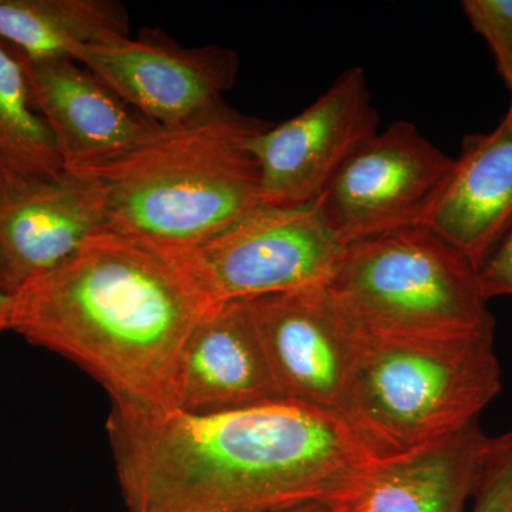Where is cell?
Instances as JSON below:
<instances>
[{
	"label": "cell",
	"mask_w": 512,
	"mask_h": 512,
	"mask_svg": "<svg viewBox=\"0 0 512 512\" xmlns=\"http://www.w3.org/2000/svg\"><path fill=\"white\" fill-rule=\"evenodd\" d=\"M13 295L0 288V333L10 330L12 318Z\"/></svg>",
	"instance_id": "7402d4cb"
},
{
	"label": "cell",
	"mask_w": 512,
	"mask_h": 512,
	"mask_svg": "<svg viewBox=\"0 0 512 512\" xmlns=\"http://www.w3.org/2000/svg\"><path fill=\"white\" fill-rule=\"evenodd\" d=\"M261 120L229 109L150 140L109 165L77 174L99 185L107 229L173 251H194L262 202L249 140Z\"/></svg>",
	"instance_id": "3957f363"
},
{
	"label": "cell",
	"mask_w": 512,
	"mask_h": 512,
	"mask_svg": "<svg viewBox=\"0 0 512 512\" xmlns=\"http://www.w3.org/2000/svg\"><path fill=\"white\" fill-rule=\"evenodd\" d=\"M128 29L116 0H0V40L26 59L74 60L82 47L123 39Z\"/></svg>",
	"instance_id": "2e32d148"
},
{
	"label": "cell",
	"mask_w": 512,
	"mask_h": 512,
	"mask_svg": "<svg viewBox=\"0 0 512 512\" xmlns=\"http://www.w3.org/2000/svg\"><path fill=\"white\" fill-rule=\"evenodd\" d=\"M106 227L103 194L83 175L9 195L0 202V288L15 295Z\"/></svg>",
	"instance_id": "4fadbf2b"
},
{
	"label": "cell",
	"mask_w": 512,
	"mask_h": 512,
	"mask_svg": "<svg viewBox=\"0 0 512 512\" xmlns=\"http://www.w3.org/2000/svg\"><path fill=\"white\" fill-rule=\"evenodd\" d=\"M66 174L55 137L33 103L25 69L0 40V188L9 197Z\"/></svg>",
	"instance_id": "e0dca14e"
},
{
	"label": "cell",
	"mask_w": 512,
	"mask_h": 512,
	"mask_svg": "<svg viewBox=\"0 0 512 512\" xmlns=\"http://www.w3.org/2000/svg\"><path fill=\"white\" fill-rule=\"evenodd\" d=\"M505 123H507V121H505ZM507 124H510V123H507ZM510 126H512V124H510Z\"/></svg>",
	"instance_id": "d4e9b609"
},
{
	"label": "cell",
	"mask_w": 512,
	"mask_h": 512,
	"mask_svg": "<svg viewBox=\"0 0 512 512\" xmlns=\"http://www.w3.org/2000/svg\"><path fill=\"white\" fill-rule=\"evenodd\" d=\"M356 501L352 503H336V501H306V503L284 505L255 512H350Z\"/></svg>",
	"instance_id": "44dd1931"
},
{
	"label": "cell",
	"mask_w": 512,
	"mask_h": 512,
	"mask_svg": "<svg viewBox=\"0 0 512 512\" xmlns=\"http://www.w3.org/2000/svg\"><path fill=\"white\" fill-rule=\"evenodd\" d=\"M107 430L130 512L352 503L387 463L342 417L289 400L210 414L113 406Z\"/></svg>",
	"instance_id": "6da1fadb"
},
{
	"label": "cell",
	"mask_w": 512,
	"mask_h": 512,
	"mask_svg": "<svg viewBox=\"0 0 512 512\" xmlns=\"http://www.w3.org/2000/svg\"><path fill=\"white\" fill-rule=\"evenodd\" d=\"M453 165L414 124L394 121L343 165L315 207L343 245L426 227Z\"/></svg>",
	"instance_id": "8992f818"
},
{
	"label": "cell",
	"mask_w": 512,
	"mask_h": 512,
	"mask_svg": "<svg viewBox=\"0 0 512 512\" xmlns=\"http://www.w3.org/2000/svg\"><path fill=\"white\" fill-rule=\"evenodd\" d=\"M16 56L67 173H89L114 163L161 130L76 60Z\"/></svg>",
	"instance_id": "8fae6325"
},
{
	"label": "cell",
	"mask_w": 512,
	"mask_h": 512,
	"mask_svg": "<svg viewBox=\"0 0 512 512\" xmlns=\"http://www.w3.org/2000/svg\"><path fill=\"white\" fill-rule=\"evenodd\" d=\"M478 282L488 301L512 296V227L478 269Z\"/></svg>",
	"instance_id": "ffe728a7"
},
{
	"label": "cell",
	"mask_w": 512,
	"mask_h": 512,
	"mask_svg": "<svg viewBox=\"0 0 512 512\" xmlns=\"http://www.w3.org/2000/svg\"><path fill=\"white\" fill-rule=\"evenodd\" d=\"M5 198H6V194H5V192L2 191V188H0V202L5 200Z\"/></svg>",
	"instance_id": "cb8c5ba5"
},
{
	"label": "cell",
	"mask_w": 512,
	"mask_h": 512,
	"mask_svg": "<svg viewBox=\"0 0 512 512\" xmlns=\"http://www.w3.org/2000/svg\"><path fill=\"white\" fill-rule=\"evenodd\" d=\"M284 400L247 299L214 303L192 329L175 376V410L210 414Z\"/></svg>",
	"instance_id": "7c38bea8"
},
{
	"label": "cell",
	"mask_w": 512,
	"mask_h": 512,
	"mask_svg": "<svg viewBox=\"0 0 512 512\" xmlns=\"http://www.w3.org/2000/svg\"><path fill=\"white\" fill-rule=\"evenodd\" d=\"M74 60L165 130L190 126L220 110L239 72L235 50L183 46L151 28L141 30L137 39L84 46Z\"/></svg>",
	"instance_id": "9c48e42d"
},
{
	"label": "cell",
	"mask_w": 512,
	"mask_h": 512,
	"mask_svg": "<svg viewBox=\"0 0 512 512\" xmlns=\"http://www.w3.org/2000/svg\"><path fill=\"white\" fill-rule=\"evenodd\" d=\"M512 227V126L464 138L426 228L478 269Z\"/></svg>",
	"instance_id": "5bb4252c"
},
{
	"label": "cell",
	"mask_w": 512,
	"mask_h": 512,
	"mask_svg": "<svg viewBox=\"0 0 512 512\" xmlns=\"http://www.w3.org/2000/svg\"><path fill=\"white\" fill-rule=\"evenodd\" d=\"M470 512H512V430L485 441Z\"/></svg>",
	"instance_id": "ac0fdd59"
},
{
	"label": "cell",
	"mask_w": 512,
	"mask_h": 512,
	"mask_svg": "<svg viewBox=\"0 0 512 512\" xmlns=\"http://www.w3.org/2000/svg\"><path fill=\"white\" fill-rule=\"evenodd\" d=\"M356 330L346 420L383 460L409 456L466 429L501 392L494 335Z\"/></svg>",
	"instance_id": "277c9868"
},
{
	"label": "cell",
	"mask_w": 512,
	"mask_h": 512,
	"mask_svg": "<svg viewBox=\"0 0 512 512\" xmlns=\"http://www.w3.org/2000/svg\"><path fill=\"white\" fill-rule=\"evenodd\" d=\"M504 121H507V123L512 124V92H511L510 109H508L507 114H505Z\"/></svg>",
	"instance_id": "603a6c76"
},
{
	"label": "cell",
	"mask_w": 512,
	"mask_h": 512,
	"mask_svg": "<svg viewBox=\"0 0 512 512\" xmlns=\"http://www.w3.org/2000/svg\"><path fill=\"white\" fill-rule=\"evenodd\" d=\"M343 248L315 204L261 205L190 251V259L218 303L326 284Z\"/></svg>",
	"instance_id": "52a82bcc"
},
{
	"label": "cell",
	"mask_w": 512,
	"mask_h": 512,
	"mask_svg": "<svg viewBox=\"0 0 512 512\" xmlns=\"http://www.w3.org/2000/svg\"><path fill=\"white\" fill-rule=\"evenodd\" d=\"M487 439L474 421L423 450L387 461L350 512H463Z\"/></svg>",
	"instance_id": "9a60e30c"
},
{
	"label": "cell",
	"mask_w": 512,
	"mask_h": 512,
	"mask_svg": "<svg viewBox=\"0 0 512 512\" xmlns=\"http://www.w3.org/2000/svg\"><path fill=\"white\" fill-rule=\"evenodd\" d=\"M247 301L282 399L346 420L357 330L326 285Z\"/></svg>",
	"instance_id": "30bf717a"
},
{
	"label": "cell",
	"mask_w": 512,
	"mask_h": 512,
	"mask_svg": "<svg viewBox=\"0 0 512 512\" xmlns=\"http://www.w3.org/2000/svg\"><path fill=\"white\" fill-rule=\"evenodd\" d=\"M214 303L190 251L106 228L13 295L10 330L83 367L113 406L170 412L185 343Z\"/></svg>",
	"instance_id": "7a4b0ae2"
},
{
	"label": "cell",
	"mask_w": 512,
	"mask_h": 512,
	"mask_svg": "<svg viewBox=\"0 0 512 512\" xmlns=\"http://www.w3.org/2000/svg\"><path fill=\"white\" fill-rule=\"evenodd\" d=\"M461 9L471 28L493 53L495 67L512 92V0H463Z\"/></svg>",
	"instance_id": "d6986e66"
},
{
	"label": "cell",
	"mask_w": 512,
	"mask_h": 512,
	"mask_svg": "<svg viewBox=\"0 0 512 512\" xmlns=\"http://www.w3.org/2000/svg\"><path fill=\"white\" fill-rule=\"evenodd\" d=\"M377 133L379 114L365 70L350 67L311 106L249 140L261 174L262 202L278 208L315 204Z\"/></svg>",
	"instance_id": "ba28073f"
},
{
	"label": "cell",
	"mask_w": 512,
	"mask_h": 512,
	"mask_svg": "<svg viewBox=\"0 0 512 512\" xmlns=\"http://www.w3.org/2000/svg\"><path fill=\"white\" fill-rule=\"evenodd\" d=\"M325 285L346 318L363 332L494 335V316L477 269L426 227L350 242Z\"/></svg>",
	"instance_id": "5b68a950"
}]
</instances>
